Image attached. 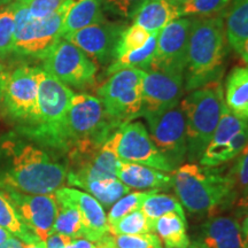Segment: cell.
I'll list each match as a JSON object with an SVG mask.
<instances>
[{
    "instance_id": "ee69618b",
    "label": "cell",
    "mask_w": 248,
    "mask_h": 248,
    "mask_svg": "<svg viewBox=\"0 0 248 248\" xmlns=\"http://www.w3.org/2000/svg\"><path fill=\"white\" fill-rule=\"evenodd\" d=\"M7 76H8L7 71H4L2 74H0V113H1V109H2V101H4V91H5L6 80H7Z\"/></svg>"
},
{
    "instance_id": "1f68e13d",
    "label": "cell",
    "mask_w": 248,
    "mask_h": 248,
    "mask_svg": "<svg viewBox=\"0 0 248 248\" xmlns=\"http://www.w3.org/2000/svg\"><path fill=\"white\" fill-rule=\"evenodd\" d=\"M228 173L233 190L234 202L248 194V144L235 157Z\"/></svg>"
},
{
    "instance_id": "d590c367",
    "label": "cell",
    "mask_w": 248,
    "mask_h": 248,
    "mask_svg": "<svg viewBox=\"0 0 248 248\" xmlns=\"http://www.w3.org/2000/svg\"><path fill=\"white\" fill-rule=\"evenodd\" d=\"M152 33L145 30L144 28L133 24V26L126 27L121 33V37L117 43L116 51H115V59L121 57V55L129 53L131 51L140 48L146 44V42L150 39Z\"/></svg>"
},
{
    "instance_id": "ba28073f",
    "label": "cell",
    "mask_w": 248,
    "mask_h": 248,
    "mask_svg": "<svg viewBox=\"0 0 248 248\" xmlns=\"http://www.w3.org/2000/svg\"><path fill=\"white\" fill-rule=\"evenodd\" d=\"M142 74L138 68L119 70L97 89L106 116L117 129L140 116Z\"/></svg>"
},
{
    "instance_id": "6da1fadb",
    "label": "cell",
    "mask_w": 248,
    "mask_h": 248,
    "mask_svg": "<svg viewBox=\"0 0 248 248\" xmlns=\"http://www.w3.org/2000/svg\"><path fill=\"white\" fill-rule=\"evenodd\" d=\"M67 167L44 148L13 133L0 137V190L52 194L67 182Z\"/></svg>"
},
{
    "instance_id": "c3c4849f",
    "label": "cell",
    "mask_w": 248,
    "mask_h": 248,
    "mask_svg": "<svg viewBox=\"0 0 248 248\" xmlns=\"http://www.w3.org/2000/svg\"><path fill=\"white\" fill-rule=\"evenodd\" d=\"M23 248H47L45 245V241H39L36 244H24Z\"/></svg>"
},
{
    "instance_id": "cb8c5ba5",
    "label": "cell",
    "mask_w": 248,
    "mask_h": 248,
    "mask_svg": "<svg viewBox=\"0 0 248 248\" xmlns=\"http://www.w3.org/2000/svg\"><path fill=\"white\" fill-rule=\"evenodd\" d=\"M154 232L167 248H188L190 237L186 231V218L170 213L159 217L154 222Z\"/></svg>"
},
{
    "instance_id": "f6af8a7d",
    "label": "cell",
    "mask_w": 248,
    "mask_h": 248,
    "mask_svg": "<svg viewBox=\"0 0 248 248\" xmlns=\"http://www.w3.org/2000/svg\"><path fill=\"white\" fill-rule=\"evenodd\" d=\"M235 52L240 55L241 59L245 61V63L248 64V39L246 42H244L243 44L237 48V51Z\"/></svg>"
},
{
    "instance_id": "7a4b0ae2",
    "label": "cell",
    "mask_w": 248,
    "mask_h": 248,
    "mask_svg": "<svg viewBox=\"0 0 248 248\" xmlns=\"http://www.w3.org/2000/svg\"><path fill=\"white\" fill-rule=\"evenodd\" d=\"M226 55L228 40L222 15L193 18L184 70L185 91L221 82Z\"/></svg>"
},
{
    "instance_id": "60d3db41",
    "label": "cell",
    "mask_w": 248,
    "mask_h": 248,
    "mask_svg": "<svg viewBox=\"0 0 248 248\" xmlns=\"http://www.w3.org/2000/svg\"><path fill=\"white\" fill-rule=\"evenodd\" d=\"M95 244H97L98 248H116L115 241H114V237L110 234L105 235L104 238H101V239L97 241Z\"/></svg>"
},
{
    "instance_id": "e0dca14e",
    "label": "cell",
    "mask_w": 248,
    "mask_h": 248,
    "mask_svg": "<svg viewBox=\"0 0 248 248\" xmlns=\"http://www.w3.org/2000/svg\"><path fill=\"white\" fill-rule=\"evenodd\" d=\"M184 76L144 70L140 116L152 115L177 106L184 93Z\"/></svg>"
},
{
    "instance_id": "30bf717a",
    "label": "cell",
    "mask_w": 248,
    "mask_h": 248,
    "mask_svg": "<svg viewBox=\"0 0 248 248\" xmlns=\"http://www.w3.org/2000/svg\"><path fill=\"white\" fill-rule=\"evenodd\" d=\"M43 69L68 88L91 89L95 84L98 66L73 43L61 38L43 59Z\"/></svg>"
},
{
    "instance_id": "f35d334b",
    "label": "cell",
    "mask_w": 248,
    "mask_h": 248,
    "mask_svg": "<svg viewBox=\"0 0 248 248\" xmlns=\"http://www.w3.org/2000/svg\"><path fill=\"white\" fill-rule=\"evenodd\" d=\"M63 2L64 0H28L24 4L31 17L43 20L52 16Z\"/></svg>"
},
{
    "instance_id": "8992f818",
    "label": "cell",
    "mask_w": 248,
    "mask_h": 248,
    "mask_svg": "<svg viewBox=\"0 0 248 248\" xmlns=\"http://www.w3.org/2000/svg\"><path fill=\"white\" fill-rule=\"evenodd\" d=\"M74 95L73 90L43 69L38 90V115L35 124L21 131V135L42 146L60 151L62 130Z\"/></svg>"
},
{
    "instance_id": "8fae6325",
    "label": "cell",
    "mask_w": 248,
    "mask_h": 248,
    "mask_svg": "<svg viewBox=\"0 0 248 248\" xmlns=\"http://www.w3.org/2000/svg\"><path fill=\"white\" fill-rule=\"evenodd\" d=\"M151 138L164 157L175 167L182 166L187 156L186 122L181 105L164 111L144 116Z\"/></svg>"
},
{
    "instance_id": "4316f807",
    "label": "cell",
    "mask_w": 248,
    "mask_h": 248,
    "mask_svg": "<svg viewBox=\"0 0 248 248\" xmlns=\"http://www.w3.org/2000/svg\"><path fill=\"white\" fill-rule=\"evenodd\" d=\"M0 226L24 244H36L42 241L22 222L16 209L1 190H0Z\"/></svg>"
},
{
    "instance_id": "9a60e30c",
    "label": "cell",
    "mask_w": 248,
    "mask_h": 248,
    "mask_svg": "<svg viewBox=\"0 0 248 248\" xmlns=\"http://www.w3.org/2000/svg\"><path fill=\"white\" fill-rule=\"evenodd\" d=\"M16 209L22 222L42 241L53 233L58 214V202L54 193L27 194L1 190Z\"/></svg>"
},
{
    "instance_id": "4dcf8cb0",
    "label": "cell",
    "mask_w": 248,
    "mask_h": 248,
    "mask_svg": "<svg viewBox=\"0 0 248 248\" xmlns=\"http://www.w3.org/2000/svg\"><path fill=\"white\" fill-rule=\"evenodd\" d=\"M154 232V223L147 218L140 209L125 215L119 221L109 225V234L117 235L144 234Z\"/></svg>"
},
{
    "instance_id": "ffe728a7",
    "label": "cell",
    "mask_w": 248,
    "mask_h": 248,
    "mask_svg": "<svg viewBox=\"0 0 248 248\" xmlns=\"http://www.w3.org/2000/svg\"><path fill=\"white\" fill-rule=\"evenodd\" d=\"M117 178L128 186L139 191H164L172 187V172L161 171L144 164L120 161Z\"/></svg>"
},
{
    "instance_id": "8d00e7d4",
    "label": "cell",
    "mask_w": 248,
    "mask_h": 248,
    "mask_svg": "<svg viewBox=\"0 0 248 248\" xmlns=\"http://www.w3.org/2000/svg\"><path fill=\"white\" fill-rule=\"evenodd\" d=\"M116 248H163V244L156 233L117 235L114 237Z\"/></svg>"
},
{
    "instance_id": "44dd1931",
    "label": "cell",
    "mask_w": 248,
    "mask_h": 248,
    "mask_svg": "<svg viewBox=\"0 0 248 248\" xmlns=\"http://www.w3.org/2000/svg\"><path fill=\"white\" fill-rule=\"evenodd\" d=\"M181 17L179 6L173 0H145L133 16V24L151 33H159L170 22Z\"/></svg>"
},
{
    "instance_id": "f546056e",
    "label": "cell",
    "mask_w": 248,
    "mask_h": 248,
    "mask_svg": "<svg viewBox=\"0 0 248 248\" xmlns=\"http://www.w3.org/2000/svg\"><path fill=\"white\" fill-rule=\"evenodd\" d=\"M140 210L153 223L159 217L170 213L178 214L179 216L186 218L184 208L177 198L170 194L159 193L156 191L151 192L142 203Z\"/></svg>"
},
{
    "instance_id": "f5cc1de1",
    "label": "cell",
    "mask_w": 248,
    "mask_h": 248,
    "mask_svg": "<svg viewBox=\"0 0 248 248\" xmlns=\"http://www.w3.org/2000/svg\"><path fill=\"white\" fill-rule=\"evenodd\" d=\"M14 1H20V2H26L28 0H14Z\"/></svg>"
},
{
    "instance_id": "277c9868",
    "label": "cell",
    "mask_w": 248,
    "mask_h": 248,
    "mask_svg": "<svg viewBox=\"0 0 248 248\" xmlns=\"http://www.w3.org/2000/svg\"><path fill=\"white\" fill-rule=\"evenodd\" d=\"M108 120L100 99L89 93L74 95L61 137V152L69 155L97 150L117 131Z\"/></svg>"
},
{
    "instance_id": "ac0fdd59",
    "label": "cell",
    "mask_w": 248,
    "mask_h": 248,
    "mask_svg": "<svg viewBox=\"0 0 248 248\" xmlns=\"http://www.w3.org/2000/svg\"><path fill=\"white\" fill-rule=\"evenodd\" d=\"M78 209L83 225V237L92 243H97L109 234L107 215L101 203L91 194L70 187H61L54 192Z\"/></svg>"
},
{
    "instance_id": "e575fe53",
    "label": "cell",
    "mask_w": 248,
    "mask_h": 248,
    "mask_svg": "<svg viewBox=\"0 0 248 248\" xmlns=\"http://www.w3.org/2000/svg\"><path fill=\"white\" fill-rule=\"evenodd\" d=\"M231 0H186L179 5L181 16L206 17L217 15Z\"/></svg>"
},
{
    "instance_id": "d6986e66",
    "label": "cell",
    "mask_w": 248,
    "mask_h": 248,
    "mask_svg": "<svg viewBox=\"0 0 248 248\" xmlns=\"http://www.w3.org/2000/svg\"><path fill=\"white\" fill-rule=\"evenodd\" d=\"M195 246L201 248H244L240 223L228 216H215L198 230Z\"/></svg>"
},
{
    "instance_id": "7bdbcfd3",
    "label": "cell",
    "mask_w": 248,
    "mask_h": 248,
    "mask_svg": "<svg viewBox=\"0 0 248 248\" xmlns=\"http://www.w3.org/2000/svg\"><path fill=\"white\" fill-rule=\"evenodd\" d=\"M24 243L21 240H18L17 238L12 237L11 239H8L5 243L0 244V248H23Z\"/></svg>"
},
{
    "instance_id": "ab89813d",
    "label": "cell",
    "mask_w": 248,
    "mask_h": 248,
    "mask_svg": "<svg viewBox=\"0 0 248 248\" xmlns=\"http://www.w3.org/2000/svg\"><path fill=\"white\" fill-rule=\"evenodd\" d=\"M66 248H98L97 244L92 243L85 238H76V239H70L67 244Z\"/></svg>"
},
{
    "instance_id": "5b68a950",
    "label": "cell",
    "mask_w": 248,
    "mask_h": 248,
    "mask_svg": "<svg viewBox=\"0 0 248 248\" xmlns=\"http://www.w3.org/2000/svg\"><path fill=\"white\" fill-rule=\"evenodd\" d=\"M223 93L222 82H214L191 91L181 102L190 162H199L215 132L225 106Z\"/></svg>"
},
{
    "instance_id": "836d02e7",
    "label": "cell",
    "mask_w": 248,
    "mask_h": 248,
    "mask_svg": "<svg viewBox=\"0 0 248 248\" xmlns=\"http://www.w3.org/2000/svg\"><path fill=\"white\" fill-rule=\"evenodd\" d=\"M15 36V11L13 2L0 8V59L13 53Z\"/></svg>"
},
{
    "instance_id": "816d5d0a",
    "label": "cell",
    "mask_w": 248,
    "mask_h": 248,
    "mask_svg": "<svg viewBox=\"0 0 248 248\" xmlns=\"http://www.w3.org/2000/svg\"><path fill=\"white\" fill-rule=\"evenodd\" d=\"M173 1H175L176 4H183V2L186 1V0H173Z\"/></svg>"
},
{
    "instance_id": "681fc988",
    "label": "cell",
    "mask_w": 248,
    "mask_h": 248,
    "mask_svg": "<svg viewBox=\"0 0 248 248\" xmlns=\"http://www.w3.org/2000/svg\"><path fill=\"white\" fill-rule=\"evenodd\" d=\"M4 71H6V64L4 59H0V74H2Z\"/></svg>"
},
{
    "instance_id": "3957f363",
    "label": "cell",
    "mask_w": 248,
    "mask_h": 248,
    "mask_svg": "<svg viewBox=\"0 0 248 248\" xmlns=\"http://www.w3.org/2000/svg\"><path fill=\"white\" fill-rule=\"evenodd\" d=\"M172 187L183 208L193 215L213 214L234 202L230 178L217 167L183 163L173 170Z\"/></svg>"
},
{
    "instance_id": "5bb4252c",
    "label": "cell",
    "mask_w": 248,
    "mask_h": 248,
    "mask_svg": "<svg viewBox=\"0 0 248 248\" xmlns=\"http://www.w3.org/2000/svg\"><path fill=\"white\" fill-rule=\"evenodd\" d=\"M120 161L144 164L171 173L175 167L157 150L145 125L139 121L129 122L120 128L117 142Z\"/></svg>"
},
{
    "instance_id": "bcb514c9",
    "label": "cell",
    "mask_w": 248,
    "mask_h": 248,
    "mask_svg": "<svg viewBox=\"0 0 248 248\" xmlns=\"http://www.w3.org/2000/svg\"><path fill=\"white\" fill-rule=\"evenodd\" d=\"M12 237H14V235H12L8 231H6L4 228H1V226H0V244L5 243V241L11 239Z\"/></svg>"
},
{
    "instance_id": "7dc6e473",
    "label": "cell",
    "mask_w": 248,
    "mask_h": 248,
    "mask_svg": "<svg viewBox=\"0 0 248 248\" xmlns=\"http://www.w3.org/2000/svg\"><path fill=\"white\" fill-rule=\"evenodd\" d=\"M235 203H237V206L239 207V208L248 210V194L245 195L244 198H241V199L238 200Z\"/></svg>"
},
{
    "instance_id": "83f0119b",
    "label": "cell",
    "mask_w": 248,
    "mask_h": 248,
    "mask_svg": "<svg viewBox=\"0 0 248 248\" xmlns=\"http://www.w3.org/2000/svg\"><path fill=\"white\" fill-rule=\"evenodd\" d=\"M54 195L58 202V214L54 222L53 232L71 238V239L84 238L78 209L64 198L55 193Z\"/></svg>"
},
{
    "instance_id": "9c48e42d",
    "label": "cell",
    "mask_w": 248,
    "mask_h": 248,
    "mask_svg": "<svg viewBox=\"0 0 248 248\" xmlns=\"http://www.w3.org/2000/svg\"><path fill=\"white\" fill-rule=\"evenodd\" d=\"M42 67L21 64L8 73L2 108L23 131L35 124L38 115V90Z\"/></svg>"
},
{
    "instance_id": "db71d44e",
    "label": "cell",
    "mask_w": 248,
    "mask_h": 248,
    "mask_svg": "<svg viewBox=\"0 0 248 248\" xmlns=\"http://www.w3.org/2000/svg\"><path fill=\"white\" fill-rule=\"evenodd\" d=\"M188 248H201V247H199V246H195V245H193V246H190Z\"/></svg>"
},
{
    "instance_id": "74e56055",
    "label": "cell",
    "mask_w": 248,
    "mask_h": 248,
    "mask_svg": "<svg viewBox=\"0 0 248 248\" xmlns=\"http://www.w3.org/2000/svg\"><path fill=\"white\" fill-rule=\"evenodd\" d=\"M104 9L124 20H132L145 0H101Z\"/></svg>"
},
{
    "instance_id": "b9f144b4",
    "label": "cell",
    "mask_w": 248,
    "mask_h": 248,
    "mask_svg": "<svg viewBox=\"0 0 248 248\" xmlns=\"http://www.w3.org/2000/svg\"><path fill=\"white\" fill-rule=\"evenodd\" d=\"M240 230H241V237H243V245L244 248H248V213L245 216L240 224Z\"/></svg>"
},
{
    "instance_id": "7402d4cb",
    "label": "cell",
    "mask_w": 248,
    "mask_h": 248,
    "mask_svg": "<svg viewBox=\"0 0 248 248\" xmlns=\"http://www.w3.org/2000/svg\"><path fill=\"white\" fill-rule=\"evenodd\" d=\"M106 21L101 0H69L61 28V38L83 28Z\"/></svg>"
},
{
    "instance_id": "603a6c76",
    "label": "cell",
    "mask_w": 248,
    "mask_h": 248,
    "mask_svg": "<svg viewBox=\"0 0 248 248\" xmlns=\"http://www.w3.org/2000/svg\"><path fill=\"white\" fill-rule=\"evenodd\" d=\"M225 106L233 115L248 121V67H234L225 80Z\"/></svg>"
},
{
    "instance_id": "4fadbf2b",
    "label": "cell",
    "mask_w": 248,
    "mask_h": 248,
    "mask_svg": "<svg viewBox=\"0 0 248 248\" xmlns=\"http://www.w3.org/2000/svg\"><path fill=\"white\" fill-rule=\"evenodd\" d=\"M192 18H177L157 35L156 48L150 69L183 75L186 67Z\"/></svg>"
},
{
    "instance_id": "2e32d148",
    "label": "cell",
    "mask_w": 248,
    "mask_h": 248,
    "mask_svg": "<svg viewBox=\"0 0 248 248\" xmlns=\"http://www.w3.org/2000/svg\"><path fill=\"white\" fill-rule=\"evenodd\" d=\"M128 27L124 22H108L92 24L64 36L63 39L73 43L88 54L93 61L100 64H109L115 60L117 43L123 30Z\"/></svg>"
},
{
    "instance_id": "d6a6232c",
    "label": "cell",
    "mask_w": 248,
    "mask_h": 248,
    "mask_svg": "<svg viewBox=\"0 0 248 248\" xmlns=\"http://www.w3.org/2000/svg\"><path fill=\"white\" fill-rule=\"evenodd\" d=\"M152 191H137L131 192V193L123 195L120 198L113 206L110 207L109 213L107 215L108 226L114 224L125 215L133 213L135 210H139L141 208L142 203L146 198L150 195Z\"/></svg>"
},
{
    "instance_id": "d4e9b609",
    "label": "cell",
    "mask_w": 248,
    "mask_h": 248,
    "mask_svg": "<svg viewBox=\"0 0 248 248\" xmlns=\"http://www.w3.org/2000/svg\"><path fill=\"white\" fill-rule=\"evenodd\" d=\"M225 33L228 45L234 51L248 39V0H233L226 16Z\"/></svg>"
},
{
    "instance_id": "f907efd6",
    "label": "cell",
    "mask_w": 248,
    "mask_h": 248,
    "mask_svg": "<svg viewBox=\"0 0 248 248\" xmlns=\"http://www.w3.org/2000/svg\"><path fill=\"white\" fill-rule=\"evenodd\" d=\"M12 1H13V0H0V8H2V7H5V6L9 5Z\"/></svg>"
},
{
    "instance_id": "484cf974",
    "label": "cell",
    "mask_w": 248,
    "mask_h": 248,
    "mask_svg": "<svg viewBox=\"0 0 248 248\" xmlns=\"http://www.w3.org/2000/svg\"><path fill=\"white\" fill-rule=\"evenodd\" d=\"M157 35L159 33H152L150 39L142 47L131 51L129 53L121 55L116 58L108 66L106 70V75L109 76L111 74L116 73L119 70L128 69V68H138V69L148 70L154 59L155 48H156Z\"/></svg>"
},
{
    "instance_id": "52a82bcc",
    "label": "cell",
    "mask_w": 248,
    "mask_h": 248,
    "mask_svg": "<svg viewBox=\"0 0 248 248\" xmlns=\"http://www.w3.org/2000/svg\"><path fill=\"white\" fill-rule=\"evenodd\" d=\"M15 11V36L13 53L17 57L43 60L61 39V28L69 0L47 18L37 20L28 13L24 2L13 1Z\"/></svg>"
},
{
    "instance_id": "f1b7e54d",
    "label": "cell",
    "mask_w": 248,
    "mask_h": 248,
    "mask_svg": "<svg viewBox=\"0 0 248 248\" xmlns=\"http://www.w3.org/2000/svg\"><path fill=\"white\" fill-rule=\"evenodd\" d=\"M78 187L91 194L101 203L102 207H106V208L113 206L120 198L128 194L131 190L128 186L124 185L119 178L85 182L78 185Z\"/></svg>"
},
{
    "instance_id": "7c38bea8",
    "label": "cell",
    "mask_w": 248,
    "mask_h": 248,
    "mask_svg": "<svg viewBox=\"0 0 248 248\" xmlns=\"http://www.w3.org/2000/svg\"><path fill=\"white\" fill-rule=\"evenodd\" d=\"M248 144V121L241 120L224 106L221 119L199 161L201 166L218 167L233 160Z\"/></svg>"
}]
</instances>
